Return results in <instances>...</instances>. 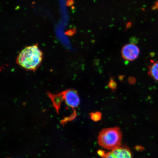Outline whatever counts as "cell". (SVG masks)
<instances>
[{
    "mask_svg": "<svg viewBox=\"0 0 158 158\" xmlns=\"http://www.w3.org/2000/svg\"><path fill=\"white\" fill-rule=\"evenodd\" d=\"M43 59V53L38 44L26 47L19 53L17 64L28 71H35L40 66Z\"/></svg>",
    "mask_w": 158,
    "mask_h": 158,
    "instance_id": "cell-1",
    "label": "cell"
},
{
    "mask_svg": "<svg viewBox=\"0 0 158 158\" xmlns=\"http://www.w3.org/2000/svg\"><path fill=\"white\" fill-rule=\"evenodd\" d=\"M122 139V133L118 127L102 130L98 137V143L100 146L111 150L120 147Z\"/></svg>",
    "mask_w": 158,
    "mask_h": 158,
    "instance_id": "cell-2",
    "label": "cell"
},
{
    "mask_svg": "<svg viewBox=\"0 0 158 158\" xmlns=\"http://www.w3.org/2000/svg\"><path fill=\"white\" fill-rule=\"evenodd\" d=\"M121 55L124 60L133 61L137 59L140 54V49L137 45L127 44L124 45L121 49Z\"/></svg>",
    "mask_w": 158,
    "mask_h": 158,
    "instance_id": "cell-3",
    "label": "cell"
},
{
    "mask_svg": "<svg viewBox=\"0 0 158 158\" xmlns=\"http://www.w3.org/2000/svg\"><path fill=\"white\" fill-rule=\"evenodd\" d=\"M104 158H132L131 152L126 147H119L108 152Z\"/></svg>",
    "mask_w": 158,
    "mask_h": 158,
    "instance_id": "cell-4",
    "label": "cell"
},
{
    "mask_svg": "<svg viewBox=\"0 0 158 158\" xmlns=\"http://www.w3.org/2000/svg\"><path fill=\"white\" fill-rule=\"evenodd\" d=\"M64 99L67 105L70 107H77L80 103V98L77 93L74 90H69L65 92Z\"/></svg>",
    "mask_w": 158,
    "mask_h": 158,
    "instance_id": "cell-5",
    "label": "cell"
},
{
    "mask_svg": "<svg viewBox=\"0 0 158 158\" xmlns=\"http://www.w3.org/2000/svg\"><path fill=\"white\" fill-rule=\"evenodd\" d=\"M148 74L156 81H158V61H151L149 67Z\"/></svg>",
    "mask_w": 158,
    "mask_h": 158,
    "instance_id": "cell-6",
    "label": "cell"
},
{
    "mask_svg": "<svg viewBox=\"0 0 158 158\" xmlns=\"http://www.w3.org/2000/svg\"><path fill=\"white\" fill-rule=\"evenodd\" d=\"M102 117V114L99 112H92L90 114L91 118L95 122L99 121L101 119Z\"/></svg>",
    "mask_w": 158,
    "mask_h": 158,
    "instance_id": "cell-7",
    "label": "cell"
},
{
    "mask_svg": "<svg viewBox=\"0 0 158 158\" xmlns=\"http://www.w3.org/2000/svg\"><path fill=\"white\" fill-rule=\"evenodd\" d=\"M152 9L154 10H158V0L156 1L155 5L153 6Z\"/></svg>",
    "mask_w": 158,
    "mask_h": 158,
    "instance_id": "cell-8",
    "label": "cell"
}]
</instances>
